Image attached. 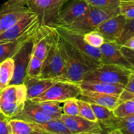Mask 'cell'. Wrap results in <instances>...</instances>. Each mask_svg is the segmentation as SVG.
I'll return each instance as SVG.
<instances>
[{"instance_id":"obj_1","label":"cell","mask_w":134,"mask_h":134,"mask_svg":"<svg viewBox=\"0 0 134 134\" xmlns=\"http://www.w3.org/2000/svg\"><path fill=\"white\" fill-rule=\"evenodd\" d=\"M134 70L113 65L102 64L86 72L82 81L103 82L121 85L124 87Z\"/></svg>"},{"instance_id":"obj_2","label":"cell","mask_w":134,"mask_h":134,"mask_svg":"<svg viewBox=\"0 0 134 134\" xmlns=\"http://www.w3.org/2000/svg\"><path fill=\"white\" fill-rule=\"evenodd\" d=\"M58 44L65 62V73L62 81L79 84L90 69L81 64L73 52L72 46L59 35Z\"/></svg>"},{"instance_id":"obj_3","label":"cell","mask_w":134,"mask_h":134,"mask_svg":"<svg viewBox=\"0 0 134 134\" xmlns=\"http://www.w3.org/2000/svg\"><path fill=\"white\" fill-rule=\"evenodd\" d=\"M29 8L37 15L41 25L55 27L60 11L69 0H26Z\"/></svg>"},{"instance_id":"obj_4","label":"cell","mask_w":134,"mask_h":134,"mask_svg":"<svg viewBox=\"0 0 134 134\" xmlns=\"http://www.w3.org/2000/svg\"><path fill=\"white\" fill-rule=\"evenodd\" d=\"M59 35L50 48L43 61L42 70L39 78L55 79L62 81L65 73V62L58 44Z\"/></svg>"},{"instance_id":"obj_5","label":"cell","mask_w":134,"mask_h":134,"mask_svg":"<svg viewBox=\"0 0 134 134\" xmlns=\"http://www.w3.org/2000/svg\"><path fill=\"white\" fill-rule=\"evenodd\" d=\"M81 91L79 83L68 81H57L43 94L30 101L33 102L55 101L62 103L67 99L77 98L81 94Z\"/></svg>"},{"instance_id":"obj_6","label":"cell","mask_w":134,"mask_h":134,"mask_svg":"<svg viewBox=\"0 0 134 134\" xmlns=\"http://www.w3.org/2000/svg\"><path fill=\"white\" fill-rule=\"evenodd\" d=\"M30 12L26 0H7L0 7V35Z\"/></svg>"},{"instance_id":"obj_7","label":"cell","mask_w":134,"mask_h":134,"mask_svg":"<svg viewBox=\"0 0 134 134\" xmlns=\"http://www.w3.org/2000/svg\"><path fill=\"white\" fill-rule=\"evenodd\" d=\"M119 14V9H99L89 5V10L86 16L68 28L85 34L97 30L102 22Z\"/></svg>"},{"instance_id":"obj_8","label":"cell","mask_w":134,"mask_h":134,"mask_svg":"<svg viewBox=\"0 0 134 134\" xmlns=\"http://www.w3.org/2000/svg\"><path fill=\"white\" fill-rule=\"evenodd\" d=\"M58 35L56 27L39 25L32 38L33 56L43 61Z\"/></svg>"},{"instance_id":"obj_9","label":"cell","mask_w":134,"mask_h":134,"mask_svg":"<svg viewBox=\"0 0 134 134\" xmlns=\"http://www.w3.org/2000/svg\"><path fill=\"white\" fill-rule=\"evenodd\" d=\"M56 28L59 35L73 46L75 49L90 57L99 64H102L99 48L90 47L85 43L83 39L84 34L62 26H57Z\"/></svg>"},{"instance_id":"obj_10","label":"cell","mask_w":134,"mask_h":134,"mask_svg":"<svg viewBox=\"0 0 134 134\" xmlns=\"http://www.w3.org/2000/svg\"><path fill=\"white\" fill-rule=\"evenodd\" d=\"M60 11L56 26L69 27L81 20L89 10V5L85 0H69Z\"/></svg>"},{"instance_id":"obj_11","label":"cell","mask_w":134,"mask_h":134,"mask_svg":"<svg viewBox=\"0 0 134 134\" xmlns=\"http://www.w3.org/2000/svg\"><path fill=\"white\" fill-rule=\"evenodd\" d=\"M32 38L21 47L12 57L14 63V71L9 85L23 84L26 79L27 66L32 55Z\"/></svg>"},{"instance_id":"obj_12","label":"cell","mask_w":134,"mask_h":134,"mask_svg":"<svg viewBox=\"0 0 134 134\" xmlns=\"http://www.w3.org/2000/svg\"><path fill=\"white\" fill-rule=\"evenodd\" d=\"M60 120L65 124L72 134H102L98 121L93 122L76 115L69 116L62 114Z\"/></svg>"},{"instance_id":"obj_13","label":"cell","mask_w":134,"mask_h":134,"mask_svg":"<svg viewBox=\"0 0 134 134\" xmlns=\"http://www.w3.org/2000/svg\"><path fill=\"white\" fill-rule=\"evenodd\" d=\"M126 18L119 14L102 22L97 30L105 39V42H116L125 24Z\"/></svg>"},{"instance_id":"obj_14","label":"cell","mask_w":134,"mask_h":134,"mask_svg":"<svg viewBox=\"0 0 134 134\" xmlns=\"http://www.w3.org/2000/svg\"><path fill=\"white\" fill-rule=\"evenodd\" d=\"M119 47L120 45L115 42H105L99 47L102 63L105 64H113L134 70V67L123 57Z\"/></svg>"},{"instance_id":"obj_15","label":"cell","mask_w":134,"mask_h":134,"mask_svg":"<svg viewBox=\"0 0 134 134\" xmlns=\"http://www.w3.org/2000/svg\"><path fill=\"white\" fill-rule=\"evenodd\" d=\"M39 21L37 15L33 12H30L14 24L9 30L1 34L0 42L9 41L17 39L28 31Z\"/></svg>"},{"instance_id":"obj_16","label":"cell","mask_w":134,"mask_h":134,"mask_svg":"<svg viewBox=\"0 0 134 134\" xmlns=\"http://www.w3.org/2000/svg\"><path fill=\"white\" fill-rule=\"evenodd\" d=\"M40 25V22L35 23L30 30L17 39L9 41L0 42V63L9 58H12L13 55L26 43L33 37L35 31Z\"/></svg>"},{"instance_id":"obj_17","label":"cell","mask_w":134,"mask_h":134,"mask_svg":"<svg viewBox=\"0 0 134 134\" xmlns=\"http://www.w3.org/2000/svg\"><path fill=\"white\" fill-rule=\"evenodd\" d=\"M77 98L90 104L103 106L113 111L118 105L119 96L82 90Z\"/></svg>"},{"instance_id":"obj_18","label":"cell","mask_w":134,"mask_h":134,"mask_svg":"<svg viewBox=\"0 0 134 134\" xmlns=\"http://www.w3.org/2000/svg\"><path fill=\"white\" fill-rule=\"evenodd\" d=\"M11 119H20L39 124H44L52 119L39 109L34 102L30 100H26L22 111Z\"/></svg>"},{"instance_id":"obj_19","label":"cell","mask_w":134,"mask_h":134,"mask_svg":"<svg viewBox=\"0 0 134 134\" xmlns=\"http://www.w3.org/2000/svg\"><path fill=\"white\" fill-rule=\"evenodd\" d=\"M26 100V87L24 84L9 85L0 91V102L25 103Z\"/></svg>"},{"instance_id":"obj_20","label":"cell","mask_w":134,"mask_h":134,"mask_svg":"<svg viewBox=\"0 0 134 134\" xmlns=\"http://www.w3.org/2000/svg\"><path fill=\"white\" fill-rule=\"evenodd\" d=\"M56 82L57 81L55 79L32 78L26 81L23 84L26 87L27 100H31L40 96Z\"/></svg>"},{"instance_id":"obj_21","label":"cell","mask_w":134,"mask_h":134,"mask_svg":"<svg viewBox=\"0 0 134 134\" xmlns=\"http://www.w3.org/2000/svg\"><path fill=\"white\" fill-rule=\"evenodd\" d=\"M81 90L94 92L119 96L124 89L121 85H112L103 82H91V81H81L79 83Z\"/></svg>"},{"instance_id":"obj_22","label":"cell","mask_w":134,"mask_h":134,"mask_svg":"<svg viewBox=\"0 0 134 134\" xmlns=\"http://www.w3.org/2000/svg\"><path fill=\"white\" fill-rule=\"evenodd\" d=\"M12 134H45L40 124L20 119H9Z\"/></svg>"},{"instance_id":"obj_23","label":"cell","mask_w":134,"mask_h":134,"mask_svg":"<svg viewBox=\"0 0 134 134\" xmlns=\"http://www.w3.org/2000/svg\"><path fill=\"white\" fill-rule=\"evenodd\" d=\"M34 103L39 109L52 119H60L62 115V107L60 102L55 101H44Z\"/></svg>"},{"instance_id":"obj_24","label":"cell","mask_w":134,"mask_h":134,"mask_svg":"<svg viewBox=\"0 0 134 134\" xmlns=\"http://www.w3.org/2000/svg\"><path fill=\"white\" fill-rule=\"evenodd\" d=\"M14 71V63L12 58H9L0 63V82L2 89L9 85Z\"/></svg>"},{"instance_id":"obj_25","label":"cell","mask_w":134,"mask_h":134,"mask_svg":"<svg viewBox=\"0 0 134 134\" xmlns=\"http://www.w3.org/2000/svg\"><path fill=\"white\" fill-rule=\"evenodd\" d=\"M40 126L45 133L72 134L60 119H51Z\"/></svg>"},{"instance_id":"obj_26","label":"cell","mask_w":134,"mask_h":134,"mask_svg":"<svg viewBox=\"0 0 134 134\" xmlns=\"http://www.w3.org/2000/svg\"><path fill=\"white\" fill-rule=\"evenodd\" d=\"M42 65H43V61L31 55L27 66L26 77L24 82L30 79L39 78L41 73Z\"/></svg>"},{"instance_id":"obj_27","label":"cell","mask_w":134,"mask_h":134,"mask_svg":"<svg viewBox=\"0 0 134 134\" xmlns=\"http://www.w3.org/2000/svg\"><path fill=\"white\" fill-rule=\"evenodd\" d=\"M113 112L115 116L119 118L134 115V99L119 103L113 110Z\"/></svg>"},{"instance_id":"obj_28","label":"cell","mask_w":134,"mask_h":134,"mask_svg":"<svg viewBox=\"0 0 134 134\" xmlns=\"http://www.w3.org/2000/svg\"><path fill=\"white\" fill-rule=\"evenodd\" d=\"M24 104L0 102V112L7 117L11 119L22 111Z\"/></svg>"},{"instance_id":"obj_29","label":"cell","mask_w":134,"mask_h":134,"mask_svg":"<svg viewBox=\"0 0 134 134\" xmlns=\"http://www.w3.org/2000/svg\"><path fill=\"white\" fill-rule=\"evenodd\" d=\"M83 39L85 43L94 48H99L105 43L104 38L97 30L84 34Z\"/></svg>"},{"instance_id":"obj_30","label":"cell","mask_w":134,"mask_h":134,"mask_svg":"<svg viewBox=\"0 0 134 134\" xmlns=\"http://www.w3.org/2000/svg\"><path fill=\"white\" fill-rule=\"evenodd\" d=\"M77 103L79 105V116L90 121L97 122V119L90 103L79 99H77Z\"/></svg>"},{"instance_id":"obj_31","label":"cell","mask_w":134,"mask_h":134,"mask_svg":"<svg viewBox=\"0 0 134 134\" xmlns=\"http://www.w3.org/2000/svg\"><path fill=\"white\" fill-rule=\"evenodd\" d=\"M132 37H134V19H126L120 37L115 43L122 45Z\"/></svg>"},{"instance_id":"obj_32","label":"cell","mask_w":134,"mask_h":134,"mask_svg":"<svg viewBox=\"0 0 134 134\" xmlns=\"http://www.w3.org/2000/svg\"><path fill=\"white\" fill-rule=\"evenodd\" d=\"M90 6L104 9H119L120 0H85Z\"/></svg>"},{"instance_id":"obj_33","label":"cell","mask_w":134,"mask_h":134,"mask_svg":"<svg viewBox=\"0 0 134 134\" xmlns=\"http://www.w3.org/2000/svg\"><path fill=\"white\" fill-rule=\"evenodd\" d=\"M119 14L126 19H134V0H120Z\"/></svg>"},{"instance_id":"obj_34","label":"cell","mask_w":134,"mask_h":134,"mask_svg":"<svg viewBox=\"0 0 134 134\" xmlns=\"http://www.w3.org/2000/svg\"><path fill=\"white\" fill-rule=\"evenodd\" d=\"M91 107L94 111L97 121L106 120L115 116L112 110L105 107L95 104H91Z\"/></svg>"},{"instance_id":"obj_35","label":"cell","mask_w":134,"mask_h":134,"mask_svg":"<svg viewBox=\"0 0 134 134\" xmlns=\"http://www.w3.org/2000/svg\"><path fill=\"white\" fill-rule=\"evenodd\" d=\"M62 103L63 114L69 116L79 115V105L77 98L67 99Z\"/></svg>"},{"instance_id":"obj_36","label":"cell","mask_w":134,"mask_h":134,"mask_svg":"<svg viewBox=\"0 0 134 134\" xmlns=\"http://www.w3.org/2000/svg\"><path fill=\"white\" fill-rule=\"evenodd\" d=\"M123 134H134V115L122 118Z\"/></svg>"},{"instance_id":"obj_37","label":"cell","mask_w":134,"mask_h":134,"mask_svg":"<svg viewBox=\"0 0 134 134\" xmlns=\"http://www.w3.org/2000/svg\"><path fill=\"white\" fill-rule=\"evenodd\" d=\"M0 134H12L9 124V118L0 112Z\"/></svg>"},{"instance_id":"obj_38","label":"cell","mask_w":134,"mask_h":134,"mask_svg":"<svg viewBox=\"0 0 134 134\" xmlns=\"http://www.w3.org/2000/svg\"><path fill=\"white\" fill-rule=\"evenodd\" d=\"M120 51L123 57L128 61L132 66L134 67V49L128 48L123 45H120Z\"/></svg>"},{"instance_id":"obj_39","label":"cell","mask_w":134,"mask_h":134,"mask_svg":"<svg viewBox=\"0 0 134 134\" xmlns=\"http://www.w3.org/2000/svg\"><path fill=\"white\" fill-rule=\"evenodd\" d=\"M132 99H134V94L129 92L126 91L124 89H123L121 93L119 95L118 104H119L120 103H122V102H127V101L132 100Z\"/></svg>"},{"instance_id":"obj_40","label":"cell","mask_w":134,"mask_h":134,"mask_svg":"<svg viewBox=\"0 0 134 134\" xmlns=\"http://www.w3.org/2000/svg\"><path fill=\"white\" fill-rule=\"evenodd\" d=\"M124 89L129 92L134 94V73H132L130 75L129 79H128L126 85L124 86Z\"/></svg>"},{"instance_id":"obj_41","label":"cell","mask_w":134,"mask_h":134,"mask_svg":"<svg viewBox=\"0 0 134 134\" xmlns=\"http://www.w3.org/2000/svg\"><path fill=\"white\" fill-rule=\"evenodd\" d=\"M133 42H134V37H131L130 39L127 40L126 41L124 44H122V45L125 46V47H128V48H132V49H134Z\"/></svg>"},{"instance_id":"obj_42","label":"cell","mask_w":134,"mask_h":134,"mask_svg":"<svg viewBox=\"0 0 134 134\" xmlns=\"http://www.w3.org/2000/svg\"><path fill=\"white\" fill-rule=\"evenodd\" d=\"M2 90V87H1V82H0V91Z\"/></svg>"}]
</instances>
